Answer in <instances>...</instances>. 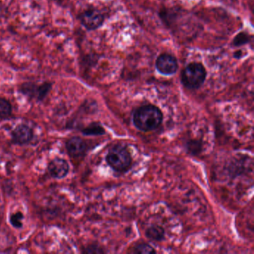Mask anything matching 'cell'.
Instances as JSON below:
<instances>
[{
	"label": "cell",
	"instance_id": "1",
	"mask_svg": "<svg viewBox=\"0 0 254 254\" xmlns=\"http://www.w3.org/2000/svg\"><path fill=\"white\" fill-rule=\"evenodd\" d=\"M163 113L157 107L148 105L139 108L133 116L134 125L142 131H151L160 126L163 122Z\"/></svg>",
	"mask_w": 254,
	"mask_h": 254
},
{
	"label": "cell",
	"instance_id": "2",
	"mask_svg": "<svg viewBox=\"0 0 254 254\" xmlns=\"http://www.w3.org/2000/svg\"><path fill=\"white\" fill-rule=\"evenodd\" d=\"M108 165L118 172H126L132 165V157L126 147L116 145L108 151L106 157Z\"/></svg>",
	"mask_w": 254,
	"mask_h": 254
},
{
	"label": "cell",
	"instance_id": "3",
	"mask_svg": "<svg viewBox=\"0 0 254 254\" xmlns=\"http://www.w3.org/2000/svg\"><path fill=\"white\" fill-rule=\"evenodd\" d=\"M206 72L200 63H192L181 73L182 84L189 89H198L204 83Z\"/></svg>",
	"mask_w": 254,
	"mask_h": 254
},
{
	"label": "cell",
	"instance_id": "4",
	"mask_svg": "<svg viewBox=\"0 0 254 254\" xmlns=\"http://www.w3.org/2000/svg\"><path fill=\"white\" fill-rule=\"evenodd\" d=\"M80 20L86 29L96 30L102 27L105 17L98 10L88 9L81 14Z\"/></svg>",
	"mask_w": 254,
	"mask_h": 254
},
{
	"label": "cell",
	"instance_id": "5",
	"mask_svg": "<svg viewBox=\"0 0 254 254\" xmlns=\"http://www.w3.org/2000/svg\"><path fill=\"white\" fill-rule=\"evenodd\" d=\"M177 60L174 56L169 54H163L157 57L156 67L161 74L166 76L174 74L177 71Z\"/></svg>",
	"mask_w": 254,
	"mask_h": 254
},
{
	"label": "cell",
	"instance_id": "6",
	"mask_svg": "<svg viewBox=\"0 0 254 254\" xmlns=\"http://www.w3.org/2000/svg\"><path fill=\"white\" fill-rule=\"evenodd\" d=\"M34 137L32 129L28 125H20L12 131V142L17 145H25L31 142Z\"/></svg>",
	"mask_w": 254,
	"mask_h": 254
},
{
	"label": "cell",
	"instance_id": "7",
	"mask_svg": "<svg viewBox=\"0 0 254 254\" xmlns=\"http://www.w3.org/2000/svg\"><path fill=\"white\" fill-rule=\"evenodd\" d=\"M48 170L52 177L57 179L63 178L69 173V164L63 159H54L49 164Z\"/></svg>",
	"mask_w": 254,
	"mask_h": 254
},
{
	"label": "cell",
	"instance_id": "8",
	"mask_svg": "<svg viewBox=\"0 0 254 254\" xmlns=\"http://www.w3.org/2000/svg\"><path fill=\"white\" fill-rule=\"evenodd\" d=\"M66 148L68 153L72 157H78L85 154L86 150V145L80 137H74L68 140Z\"/></svg>",
	"mask_w": 254,
	"mask_h": 254
},
{
	"label": "cell",
	"instance_id": "9",
	"mask_svg": "<svg viewBox=\"0 0 254 254\" xmlns=\"http://www.w3.org/2000/svg\"><path fill=\"white\" fill-rule=\"evenodd\" d=\"M145 236L151 240L158 242V241H161L164 239L165 230L162 226L154 225L147 229L145 232Z\"/></svg>",
	"mask_w": 254,
	"mask_h": 254
},
{
	"label": "cell",
	"instance_id": "10",
	"mask_svg": "<svg viewBox=\"0 0 254 254\" xmlns=\"http://www.w3.org/2000/svg\"><path fill=\"white\" fill-rule=\"evenodd\" d=\"M37 89H38L37 85L28 82V83L23 84L20 86V92L31 99H37Z\"/></svg>",
	"mask_w": 254,
	"mask_h": 254
},
{
	"label": "cell",
	"instance_id": "11",
	"mask_svg": "<svg viewBox=\"0 0 254 254\" xmlns=\"http://www.w3.org/2000/svg\"><path fill=\"white\" fill-rule=\"evenodd\" d=\"M82 133L86 136H99L103 135L105 133L103 127L99 123L93 122L89 126L86 127L82 130Z\"/></svg>",
	"mask_w": 254,
	"mask_h": 254
},
{
	"label": "cell",
	"instance_id": "12",
	"mask_svg": "<svg viewBox=\"0 0 254 254\" xmlns=\"http://www.w3.org/2000/svg\"><path fill=\"white\" fill-rule=\"evenodd\" d=\"M12 108L8 100L0 98V119H6L11 115Z\"/></svg>",
	"mask_w": 254,
	"mask_h": 254
},
{
	"label": "cell",
	"instance_id": "13",
	"mask_svg": "<svg viewBox=\"0 0 254 254\" xmlns=\"http://www.w3.org/2000/svg\"><path fill=\"white\" fill-rule=\"evenodd\" d=\"M52 89V84L49 82H45L42 84L41 85L38 86V89H37V99L38 101H42L48 95L50 91Z\"/></svg>",
	"mask_w": 254,
	"mask_h": 254
},
{
	"label": "cell",
	"instance_id": "14",
	"mask_svg": "<svg viewBox=\"0 0 254 254\" xmlns=\"http://www.w3.org/2000/svg\"><path fill=\"white\" fill-rule=\"evenodd\" d=\"M134 253L140 254H155L156 251L151 245H148V244L142 243L137 245V246L134 248Z\"/></svg>",
	"mask_w": 254,
	"mask_h": 254
},
{
	"label": "cell",
	"instance_id": "15",
	"mask_svg": "<svg viewBox=\"0 0 254 254\" xmlns=\"http://www.w3.org/2000/svg\"><path fill=\"white\" fill-rule=\"evenodd\" d=\"M23 213L20 212L11 215L10 216V222L11 225L15 228H21L23 226Z\"/></svg>",
	"mask_w": 254,
	"mask_h": 254
},
{
	"label": "cell",
	"instance_id": "16",
	"mask_svg": "<svg viewBox=\"0 0 254 254\" xmlns=\"http://www.w3.org/2000/svg\"><path fill=\"white\" fill-rule=\"evenodd\" d=\"M201 144L199 141H190L187 142V148L190 154H197L201 151Z\"/></svg>",
	"mask_w": 254,
	"mask_h": 254
},
{
	"label": "cell",
	"instance_id": "17",
	"mask_svg": "<svg viewBox=\"0 0 254 254\" xmlns=\"http://www.w3.org/2000/svg\"><path fill=\"white\" fill-rule=\"evenodd\" d=\"M248 36L245 34V33H241L236 36V38L234 39L233 43L236 46H241V45L245 44L248 41Z\"/></svg>",
	"mask_w": 254,
	"mask_h": 254
},
{
	"label": "cell",
	"instance_id": "18",
	"mask_svg": "<svg viewBox=\"0 0 254 254\" xmlns=\"http://www.w3.org/2000/svg\"><path fill=\"white\" fill-rule=\"evenodd\" d=\"M85 252L87 253V254H102V253H105V251L98 245H92L88 246L85 249Z\"/></svg>",
	"mask_w": 254,
	"mask_h": 254
}]
</instances>
